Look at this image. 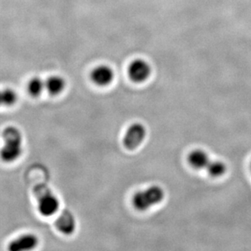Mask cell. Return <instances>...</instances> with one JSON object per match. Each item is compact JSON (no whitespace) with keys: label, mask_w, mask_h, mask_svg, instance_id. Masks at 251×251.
<instances>
[{"label":"cell","mask_w":251,"mask_h":251,"mask_svg":"<svg viewBox=\"0 0 251 251\" xmlns=\"http://www.w3.org/2000/svg\"><path fill=\"white\" fill-rule=\"evenodd\" d=\"M4 144L0 149V159L4 163H12L22 156L23 138L21 131L15 126H7L2 132Z\"/></svg>","instance_id":"1"},{"label":"cell","mask_w":251,"mask_h":251,"mask_svg":"<svg viewBox=\"0 0 251 251\" xmlns=\"http://www.w3.org/2000/svg\"><path fill=\"white\" fill-rule=\"evenodd\" d=\"M38 201V209L42 216L49 217L59 211V201L52 191L44 184H38L33 189Z\"/></svg>","instance_id":"2"},{"label":"cell","mask_w":251,"mask_h":251,"mask_svg":"<svg viewBox=\"0 0 251 251\" xmlns=\"http://www.w3.org/2000/svg\"><path fill=\"white\" fill-rule=\"evenodd\" d=\"M164 191L159 186H151L147 190H142L133 195L132 202L134 208L138 211H144L164 200Z\"/></svg>","instance_id":"3"},{"label":"cell","mask_w":251,"mask_h":251,"mask_svg":"<svg viewBox=\"0 0 251 251\" xmlns=\"http://www.w3.org/2000/svg\"><path fill=\"white\" fill-rule=\"evenodd\" d=\"M146 136L147 129L143 125L140 123L133 124L126 131V135L124 137V146L129 151L137 149L144 142Z\"/></svg>","instance_id":"4"},{"label":"cell","mask_w":251,"mask_h":251,"mask_svg":"<svg viewBox=\"0 0 251 251\" xmlns=\"http://www.w3.org/2000/svg\"><path fill=\"white\" fill-rule=\"evenodd\" d=\"M151 74V68L143 59H134L128 68V77L135 83H142L149 78Z\"/></svg>","instance_id":"5"},{"label":"cell","mask_w":251,"mask_h":251,"mask_svg":"<svg viewBox=\"0 0 251 251\" xmlns=\"http://www.w3.org/2000/svg\"><path fill=\"white\" fill-rule=\"evenodd\" d=\"M114 74L112 68L107 65H99L93 69L90 77L93 82L99 86H107L113 81Z\"/></svg>","instance_id":"6"},{"label":"cell","mask_w":251,"mask_h":251,"mask_svg":"<svg viewBox=\"0 0 251 251\" xmlns=\"http://www.w3.org/2000/svg\"><path fill=\"white\" fill-rule=\"evenodd\" d=\"M38 238L33 234H25L10 242L8 250L11 251H30L37 247Z\"/></svg>","instance_id":"7"},{"label":"cell","mask_w":251,"mask_h":251,"mask_svg":"<svg viewBox=\"0 0 251 251\" xmlns=\"http://www.w3.org/2000/svg\"><path fill=\"white\" fill-rule=\"evenodd\" d=\"M76 220L70 211L64 210L62 211L55 221V226L59 232L65 235H71L76 229Z\"/></svg>","instance_id":"8"},{"label":"cell","mask_w":251,"mask_h":251,"mask_svg":"<svg viewBox=\"0 0 251 251\" xmlns=\"http://www.w3.org/2000/svg\"><path fill=\"white\" fill-rule=\"evenodd\" d=\"M188 161L195 169H206L211 159L206 152L201 150H195L189 154Z\"/></svg>","instance_id":"9"},{"label":"cell","mask_w":251,"mask_h":251,"mask_svg":"<svg viewBox=\"0 0 251 251\" xmlns=\"http://www.w3.org/2000/svg\"><path fill=\"white\" fill-rule=\"evenodd\" d=\"M66 82L62 76H51L45 81V87L50 95L55 96L59 95L65 89Z\"/></svg>","instance_id":"10"},{"label":"cell","mask_w":251,"mask_h":251,"mask_svg":"<svg viewBox=\"0 0 251 251\" xmlns=\"http://www.w3.org/2000/svg\"><path fill=\"white\" fill-rule=\"evenodd\" d=\"M17 100H18V96L14 90L11 89L0 90V107L12 106L17 102Z\"/></svg>","instance_id":"11"},{"label":"cell","mask_w":251,"mask_h":251,"mask_svg":"<svg viewBox=\"0 0 251 251\" xmlns=\"http://www.w3.org/2000/svg\"><path fill=\"white\" fill-rule=\"evenodd\" d=\"M44 89H46L45 81H43L40 77H33L28 81V91L33 97L40 96Z\"/></svg>","instance_id":"12"},{"label":"cell","mask_w":251,"mask_h":251,"mask_svg":"<svg viewBox=\"0 0 251 251\" xmlns=\"http://www.w3.org/2000/svg\"><path fill=\"white\" fill-rule=\"evenodd\" d=\"M206 170L207 171L209 175L213 176V177H220L223 176L226 170L227 167L221 161L210 162L208 166L206 167Z\"/></svg>","instance_id":"13"},{"label":"cell","mask_w":251,"mask_h":251,"mask_svg":"<svg viewBox=\"0 0 251 251\" xmlns=\"http://www.w3.org/2000/svg\"></svg>","instance_id":"14"}]
</instances>
